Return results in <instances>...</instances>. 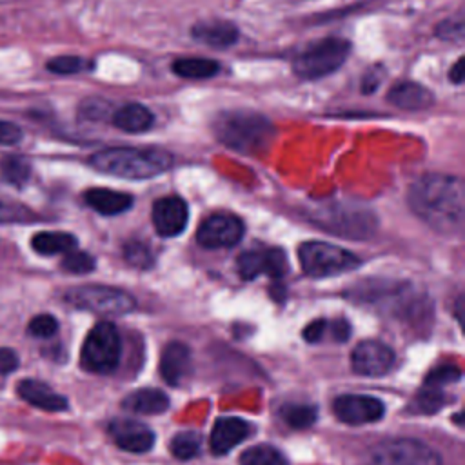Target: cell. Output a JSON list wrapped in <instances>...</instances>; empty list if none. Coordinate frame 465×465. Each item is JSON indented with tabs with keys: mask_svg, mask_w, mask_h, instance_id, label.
I'll use <instances>...</instances> for the list:
<instances>
[{
	"mask_svg": "<svg viewBox=\"0 0 465 465\" xmlns=\"http://www.w3.org/2000/svg\"><path fill=\"white\" fill-rule=\"evenodd\" d=\"M411 211L429 227L443 234L460 232L465 218V191L458 176L425 174L407 194Z\"/></svg>",
	"mask_w": 465,
	"mask_h": 465,
	"instance_id": "obj_1",
	"label": "cell"
},
{
	"mask_svg": "<svg viewBox=\"0 0 465 465\" xmlns=\"http://www.w3.org/2000/svg\"><path fill=\"white\" fill-rule=\"evenodd\" d=\"M213 133L218 142L240 154H260L276 136L269 118L245 109L220 113L213 122Z\"/></svg>",
	"mask_w": 465,
	"mask_h": 465,
	"instance_id": "obj_2",
	"label": "cell"
},
{
	"mask_svg": "<svg viewBox=\"0 0 465 465\" xmlns=\"http://www.w3.org/2000/svg\"><path fill=\"white\" fill-rule=\"evenodd\" d=\"M89 163L104 174L127 180H145L167 171L173 165V156L160 149L113 147L94 153L89 158Z\"/></svg>",
	"mask_w": 465,
	"mask_h": 465,
	"instance_id": "obj_3",
	"label": "cell"
},
{
	"mask_svg": "<svg viewBox=\"0 0 465 465\" xmlns=\"http://www.w3.org/2000/svg\"><path fill=\"white\" fill-rule=\"evenodd\" d=\"M349 53L351 44L345 38L329 36L314 42L300 54H296L292 60V69L303 80L323 78L340 69L341 64L347 60Z\"/></svg>",
	"mask_w": 465,
	"mask_h": 465,
	"instance_id": "obj_4",
	"label": "cell"
},
{
	"mask_svg": "<svg viewBox=\"0 0 465 465\" xmlns=\"http://www.w3.org/2000/svg\"><path fill=\"white\" fill-rule=\"evenodd\" d=\"M122 354L120 334L111 322L96 323L84 340L80 363L94 374H109L118 367Z\"/></svg>",
	"mask_w": 465,
	"mask_h": 465,
	"instance_id": "obj_5",
	"label": "cell"
},
{
	"mask_svg": "<svg viewBox=\"0 0 465 465\" xmlns=\"http://www.w3.org/2000/svg\"><path fill=\"white\" fill-rule=\"evenodd\" d=\"M298 260L305 274L312 278H325L352 271L360 265V258L351 251L327 243V242H305L298 249Z\"/></svg>",
	"mask_w": 465,
	"mask_h": 465,
	"instance_id": "obj_6",
	"label": "cell"
},
{
	"mask_svg": "<svg viewBox=\"0 0 465 465\" xmlns=\"http://www.w3.org/2000/svg\"><path fill=\"white\" fill-rule=\"evenodd\" d=\"M331 232L349 236V238H369L376 231V218L369 209L354 207L351 203H331L322 205L314 211L311 218Z\"/></svg>",
	"mask_w": 465,
	"mask_h": 465,
	"instance_id": "obj_7",
	"label": "cell"
},
{
	"mask_svg": "<svg viewBox=\"0 0 465 465\" xmlns=\"http://www.w3.org/2000/svg\"><path fill=\"white\" fill-rule=\"evenodd\" d=\"M64 300L84 311H91L102 316H120L134 309V298L116 287L109 285H80L73 287L64 294Z\"/></svg>",
	"mask_w": 465,
	"mask_h": 465,
	"instance_id": "obj_8",
	"label": "cell"
},
{
	"mask_svg": "<svg viewBox=\"0 0 465 465\" xmlns=\"http://www.w3.org/2000/svg\"><path fill=\"white\" fill-rule=\"evenodd\" d=\"M371 465H441L440 454L412 438L381 441L371 456Z\"/></svg>",
	"mask_w": 465,
	"mask_h": 465,
	"instance_id": "obj_9",
	"label": "cell"
},
{
	"mask_svg": "<svg viewBox=\"0 0 465 465\" xmlns=\"http://www.w3.org/2000/svg\"><path fill=\"white\" fill-rule=\"evenodd\" d=\"M243 236V222L231 213L209 214L196 231V240L205 249L236 245Z\"/></svg>",
	"mask_w": 465,
	"mask_h": 465,
	"instance_id": "obj_10",
	"label": "cell"
},
{
	"mask_svg": "<svg viewBox=\"0 0 465 465\" xmlns=\"http://www.w3.org/2000/svg\"><path fill=\"white\" fill-rule=\"evenodd\" d=\"M238 272L243 280H254L260 274L282 278L289 271L287 256L282 249H254L238 256Z\"/></svg>",
	"mask_w": 465,
	"mask_h": 465,
	"instance_id": "obj_11",
	"label": "cell"
},
{
	"mask_svg": "<svg viewBox=\"0 0 465 465\" xmlns=\"http://www.w3.org/2000/svg\"><path fill=\"white\" fill-rule=\"evenodd\" d=\"M334 414L349 425L372 423L383 416V403L363 394H341L332 403Z\"/></svg>",
	"mask_w": 465,
	"mask_h": 465,
	"instance_id": "obj_12",
	"label": "cell"
},
{
	"mask_svg": "<svg viewBox=\"0 0 465 465\" xmlns=\"http://www.w3.org/2000/svg\"><path fill=\"white\" fill-rule=\"evenodd\" d=\"M394 365V352L389 345L367 340L354 347L352 351V369L363 376H381L389 372Z\"/></svg>",
	"mask_w": 465,
	"mask_h": 465,
	"instance_id": "obj_13",
	"label": "cell"
},
{
	"mask_svg": "<svg viewBox=\"0 0 465 465\" xmlns=\"http://www.w3.org/2000/svg\"><path fill=\"white\" fill-rule=\"evenodd\" d=\"M154 231L163 238L178 236L189 220L187 203L180 196H163L153 205Z\"/></svg>",
	"mask_w": 465,
	"mask_h": 465,
	"instance_id": "obj_14",
	"label": "cell"
},
{
	"mask_svg": "<svg viewBox=\"0 0 465 465\" xmlns=\"http://www.w3.org/2000/svg\"><path fill=\"white\" fill-rule=\"evenodd\" d=\"M113 441L127 452H147L154 445V432L134 420H114L109 425Z\"/></svg>",
	"mask_w": 465,
	"mask_h": 465,
	"instance_id": "obj_15",
	"label": "cell"
},
{
	"mask_svg": "<svg viewBox=\"0 0 465 465\" xmlns=\"http://www.w3.org/2000/svg\"><path fill=\"white\" fill-rule=\"evenodd\" d=\"M249 430H251L249 423L243 421L242 418H232V416L218 418L216 423L213 425L211 438H209L213 454H227L232 447H236L247 438Z\"/></svg>",
	"mask_w": 465,
	"mask_h": 465,
	"instance_id": "obj_16",
	"label": "cell"
},
{
	"mask_svg": "<svg viewBox=\"0 0 465 465\" xmlns=\"http://www.w3.org/2000/svg\"><path fill=\"white\" fill-rule=\"evenodd\" d=\"M191 371V351L182 341L165 345L160 358V372L169 385H180Z\"/></svg>",
	"mask_w": 465,
	"mask_h": 465,
	"instance_id": "obj_17",
	"label": "cell"
},
{
	"mask_svg": "<svg viewBox=\"0 0 465 465\" xmlns=\"http://www.w3.org/2000/svg\"><path fill=\"white\" fill-rule=\"evenodd\" d=\"M387 102L403 111H425L434 104V96L421 84L398 82L389 89Z\"/></svg>",
	"mask_w": 465,
	"mask_h": 465,
	"instance_id": "obj_18",
	"label": "cell"
},
{
	"mask_svg": "<svg viewBox=\"0 0 465 465\" xmlns=\"http://www.w3.org/2000/svg\"><path fill=\"white\" fill-rule=\"evenodd\" d=\"M16 392L18 396L27 401L33 407H38L42 411H49V412H58V411H65L67 409V400L64 396H60L58 392H54L49 385L38 381V380H22L16 385Z\"/></svg>",
	"mask_w": 465,
	"mask_h": 465,
	"instance_id": "obj_19",
	"label": "cell"
},
{
	"mask_svg": "<svg viewBox=\"0 0 465 465\" xmlns=\"http://www.w3.org/2000/svg\"><path fill=\"white\" fill-rule=\"evenodd\" d=\"M191 35L200 44L211 47H229L238 40V27L229 20H203L193 25Z\"/></svg>",
	"mask_w": 465,
	"mask_h": 465,
	"instance_id": "obj_20",
	"label": "cell"
},
{
	"mask_svg": "<svg viewBox=\"0 0 465 465\" xmlns=\"http://www.w3.org/2000/svg\"><path fill=\"white\" fill-rule=\"evenodd\" d=\"M84 200L91 209H94L96 213L105 214V216L122 214L134 203L131 194L113 191V189H104V187H94V189L85 191Z\"/></svg>",
	"mask_w": 465,
	"mask_h": 465,
	"instance_id": "obj_21",
	"label": "cell"
},
{
	"mask_svg": "<svg viewBox=\"0 0 465 465\" xmlns=\"http://www.w3.org/2000/svg\"><path fill=\"white\" fill-rule=\"evenodd\" d=\"M111 120L124 133H143L153 125L154 114L142 104H125L113 111Z\"/></svg>",
	"mask_w": 465,
	"mask_h": 465,
	"instance_id": "obj_22",
	"label": "cell"
},
{
	"mask_svg": "<svg viewBox=\"0 0 465 465\" xmlns=\"http://www.w3.org/2000/svg\"><path fill=\"white\" fill-rule=\"evenodd\" d=\"M124 409L136 414H160L169 407V398L158 389H138L131 392L124 401Z\"/></svg>",
	"mask_w": 465,
	"mask_h": 465,
	"instance_id": "obj_23",
	"label": "cell"
},
{
	"mask_svg": "<svg viewBox=\"0 0 465 465\" xmlns=\"http://www.w3.org/2000/svg\"><path fill=\"white\" fill-rule=\"evenodd\" d=\"M31 247L42 256L65 254L76 249V238L62 231H42L31 238Z\"/></svg>",
	"mask_w": 465,
	"mask_h": 465,
	"instance_id": "obj_24",
	"label": "cell"
},
{
	"mask_svg": "<svg viewBox=\"0 0 465 465\" xmlns=\"http://www.w3.org/2000/svg\"><path fill=\"white\" fill-rule=\"evenodd\" d=\"M218 71L220 64L211 58H178L173 62V73L189 80L211 78Z\"/></svg>",
	"mask_w": 465,
	"mask_h": 465,
	"instance_id": "obj_25",
	"label": "cell"
},
{
	"mask_svg": "<svg viewBox=\"0 0 465 465\" xmlns=\"http://www.w3.org/2000/svg\"><path fill=\"white\" fill-rule=\"evenodd\" d=\"M31 176V163L20 154H5L0 158V178L15 187H22Z\"/></svg>",
	"mask_w": 465,
	"mask_h": 465,
	"instance_id": "obj_26",
	"label": "cell"
},
{
	"mask_svg": "<svg viewBox=\"0 0 465 465\" xmlns=\"http://www.w3.org/2000/svg\"><path fill=\"white\" fill-rule=\"evenodd\" d=\"M240 465H289V461L272 445H254L242 454Z\"/></svg>",
	"mask_w": 465,
	"mask_h": 465,
	"instance_id": "obj_27",
	"label": "cell"
},
{
	"mask_svg": "<svg viewBox=\"0 0 465 465\" xmlns=\"http://www.w3.org/2000/svg\"><path fill=\"white\" fill-rule=\"evenodd\" d=\"M316 416H318L316 409L312 405H305V403H291L282 409L283 421L292 429L311 427L316 421Z\"/></svg>",
	"mask_w": 465,
	"mask_h": 465,
	"instance_id": "obj_28",
	"label": "cell"
},
{
	"mask_svg": "<svg viewBox=\"0 0 465 465\" xmlns=\"http://www.w3.org/2000/svg\"><path fill=\"white\" fill-rule=\"evenodd\" d=\"M198 450H200V436L196 432L183 430L171 440V452L178 460H191L198 454Z\"/></svg>",
	"mask_w": 465,
	"mask_h": 465,
	"instance_id": "obj_29",
	"label": "cell"
},
{
	"mask_svg": "<svg viewBox=\"0 0 465 465\" xmlns=\"http://www.w3.org/2000/svg\"><path fill=\"white\" fill-rule=\"evenodd\" d=\"M443 401H445L443 392L438 387L425 385V389H421L416 394V398L411 405V411L421 412V414H430V412H436L443 405Z\"/></svg>",
	"mask_w": 465,
	"mask_h": 465,
	"instance_id": "obj_30",
	"label": "cell"
},
{
	"mask_svg": "<svg viewBox=\"0 0 465 465\" xmlns=\"http://www.w3.org/2000/svg\"><path fill=\"white\" fill-rule=\"evenodd\" d=\"M124 258L136 269H151L154 265L153 251L142 242H127L124 245Z\"/></svg>",
	"mask_w": 465,
	"mask_h": 465,
	"instance_id": "obj_31",
	"label": "cell"
},
{
	"mask_svg": "<svg viewBox=\"0 0 465 465\" xmlns=\"http://www.w3.org/2000/svg\"><path fill=\"white\" fill-rule=\"evenodd\" d=\"M87 67H89L87 60L82 58V56H74V54L54 56L47 62V69L54 74H74V73H80Z\"/></svg>",
	"mask_w": 465,
	"mask_h": 465,
	"instance_id": "obj_32",
	"label": "cell"
},
{
	"mask_svg": "<svg viewBox=\"0 0 465 465\" xmlns=\"http://www.w3.org/2000/svg\"><path fill=\"white\" fill-rule=\"evenodd\" d=\"M94 265H96V262L89 252L76 251V249L65 252V256L62 260V269L67 272H73V274L91 272L94 269Z\"/></svg>",
	"mask_w": 465,
	"mask_h": 465,
	"instance_id": "obj_33",
	"label": "cell"
},
{
	"mask_svg": "<svg viewBox=\"0 0 465 465\" xmlns=\"http://www.w3.org/2000/svg\"><path fill=\"white\" fill-rule=\"evenodd\" d=\"M35 213L16 202L0 200V223H20V222H31L35 220Z\"/></svg>",
	"mask_w": 465,
	"mask_h": 465,
	"instance_id": "obj_34",
	"label": "cell"
},
{
	"mask_svg": "<svg viewBox=\"0 0 465 465\" xmlns=\"http://www.w3.org/2000/svg\"><path fill=\"white\" fill-rule=\"evenodd\" d=\"M80 116L84 120H94V122H100V120H105L111 113V105L102 100V98H87L82 102L80 105Z\"/></svg>",
	"mask_w": 465,
	"mask_h": 465,
	"instance_id": "obj_35",
	"label": "cell"
},
{
	"mask_svg": "<svg viewBox=\"0 0 465 465\" xmlns=\"http://www.w3.org/2000/svg\"><path fill=\"white\" fill-rule=\"evenodd\" d=\"M56 331H58V322L51 314H38L27 325V332L35 338H51Z\"/></svg>",
	"mask_w": 465,
	"mask_h": 465,
	"instance_id": "obj_36",
	"label": "cell"
},
{
	"mask_svg": "<svg viewBox=\"0 0 465 465\" xmlns=\"http://www.w3.org/2000/svg\"><path fill=\"white\" fill-rule=\"evenodd\" d=\"M461 378V371L454 365H441L438 369H434L432 372H429V376L425 378V385L429 387H441L447 385L450 381H458Z\"/></svg>",
	"mask_w": 465,
	"mask_h": 465,
	"instance_id": "obj_37",
	"label": "cell"
},
{
	"mask_svg": "<svg viewBox=\"0 0 465 465\" xmlns=\"http://www.w3.org/2000/svg\"><path fill=\"white\" fill-rule=\"evenodd\" d=\"M436 35H438V38H443V40L461 42L463 40V18H461V15H458L456 18L443 20L436 27Z\"/></svg>",
	"mask_w": 465,
	"mask_h": 465,
	"instance_id": "obj_38",
	"label": "cell"
},
{
	"mask_svg": "<svg viewBox=\"0 0 465 465\" xmlns=\"http://www.w3.org/2000/svg\"><path fill=\"white\" fill-rule=\"evenodd\" d=\"M22 129L7 120H0V145H15L22 140Z\"/></svg>",
	"mask_w": 465,
	"mask_h": 465,
	"instance_id": "obj_39",
	"label": "cell"
},
{
	"mask_svg": "<svg viewBox=\"0 0 465 465\" xmlns=\"http://www.w3.org/2000/svg\"><path fill=\"white\" fill-rule=\"evenodd\" d=\"M381 76H383V69H381L380 65L369 69V71L365 73V76L361 78V91H363L365 94L374 93V91L378 89L380 82H381Z\"/></svg>",
	"mask_w": 465,
	"mask_h": 465,
	"instance_id": "obj_40",
	"label": "cell"
},
{
	"mask_svg": "<svg viewBox=\"0 0 465 465\" xmlns=\"http://www.w3.org/2000/svg\"><path fill=\"white\" fill-rule=\"evenodd\" d=\"M325 329H327V322H325V320H314V322H311V323L303 329L302 336H303L305 341L316 343V341H320V340L323 338Z\"/></svg>",
	"mask_w": 465,
	"mask_h": 465,
	"instance_id": "obj_41",
	"label": "cell"
},
{
	"mask_svg": "<svg viewBox=\"0 0 465 465\" xmlns=\"http://www.w3.org/2000/svg\"><path fill=\"white\" fill-rule=\"evenodd\" d=\"M18 367V356L9 347H0V374H9Z\"/></svg>",
	"mask_w": 465,
	"mask_h": 465,
	"instance_id": "obj_42",
	"label": "cell"
},
{
	"mask_svg": "<svg viewBox=\"0 0 465 465\" xmlns=\"http://www.w3.org/2000/svg\"><path fill=\"white\" fill-rule=\"evenodd\" d=\"M331 329H332V338L336 341H345L349 338V334H351V325L345 320H336L331 325Z\"/></svg>",
	"mask_w": 465,
	"mask_h": 465,
	"instance_id": "obj_43",
	"label": "cell"
},
{
	"mask_svg": "<svg viewBox=\"0 0 465 465\" xmlns=\"http://www.w3.org/2000/svg\"><path fill=\"white\" fill-rule=\"evenodd\" d=\"M449 80H450L452 84H461V82H463V58H460V60L452 65V69L449 71Z\"/></svg>",
	"mask_w": 465,
	"mask_h": 465,
	"instance_id": "obj_44",
	"label": "cell"
}]
</instances>
